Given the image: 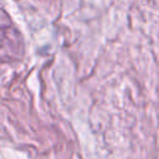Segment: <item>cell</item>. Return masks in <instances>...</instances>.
Returning a JSON list of instances; mask_svg holds the SVG:
<instances>
[{"label": "cell", "mask_w": 159, "mask_h": 159, "mask_svg": "<svg viewBox=\"0 0 159 159\" xmlns=\"http://www.w3.org/2000/svg\"><path fill=\"white\" fill-rule=\"evenodd\" d=\"M24 40L11 19L0 10V63H14L24 56Z\"/></svg>", "instance_id": "obj_1"}]
</instances>
